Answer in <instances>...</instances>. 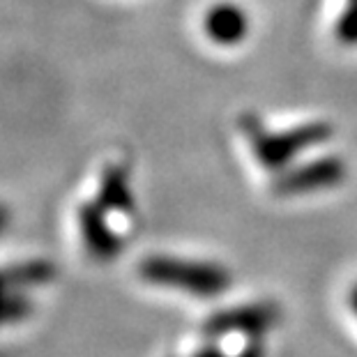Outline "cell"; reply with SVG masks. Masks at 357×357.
I'll return each mask as SVG.
<instances>
[{"instance_id":"cell-1","label":"cell","mask_w":357,"mask_h":357,"mask_svg":"<svg viewBox=\"0 0 357 357\" xmlns=\"http://www.w3.org/2000/svg\"><path fill=\"white\" fill-rule=\"evenodd\" d=\"M240 125L258 164L275 173L286 171L300 155L323 146L334 136V127L325 120H309V123L279 129V132L265 129L256 116H242Z\"/></svg>"},{"instance_id":"cell-2","label":"cell","mask_w":357,"mask_h":357,"mask_svg":"<svg viewBox=\"0 0 357 357\" xmlns=\"http://www.w3.org/2000/svg\"><path fill=\"white\" fill-rule=\"evenodd\" d=\"M139 277L153 286L173 288L199 300H212L231 288V272L222 263L155 254L139 263Z\"/></svg>"},{"instance_id":"cell-3","label":"cell","mask_w":357,"mask_h":357,"mask_svg":"<svg viewBox=\"0 0 357 357\" xmlns=\"http://www.w3.org/2000/svg\"><path fill=\"white\" fill-rule=\"evenodd\" d=\"M346 176H348V164L339 155H321L309 159V162L288 166L286 171H281L275 185H272V192L281 196V199L316 194L344 185Z\"/></svg>"},{"instance_id":"cell-4","label":"cell","mask_w":357,"mask_h":357,"mask_svg":"<svg viewBox=\"0 0 357 357\" xmlns=\"http://www.w3.org/2000/svg\"><path fill=\"white\" fill-rule=\"evenodd\" d=\"M79 233L86 252L100 263L116 261L123 252V238L111 226V215L106 212L100 201H83L77 212Z\"/></svg>"},{"instance_id":"cell-5","label":"cell","mask_w":357,"mask_h":357,"mask_svg":"<svg viewBox=\"0 0 357 357\" xmlns=\"http://www.w3.org/2000/svg\"><path fill=\"white\" fill-rule=\"evenodd\" d=\"M279 309L270 302H256V305H242L235 309L219 311L205 323V332L210 334H249L258 337L277 323Z\"/></svg>"},{"instance_id":"cell-6","label":"cell","mask_w":357,"mask_h":357,"mask_svg":"<svg viewBox=\"0 0 357 357\" xmlns=\"http://www.w3.org/2000/svg\"><path fill=\"white\" fill-rule=\"evenodd\" d=\"M205 37L219 47H238L249 35V17L238 3L222 0L208 7L203 17Z\"/></svg>"},{"instance_id":"cell-7","label":"cell","mask_w":357,"mask_h":357,"mask_svg":"<svg viewBox=\"0 0 357 357\" xmlns=\"http://www.w3.org/2000/svg\"><path fill=\"white\" fill-rule=\"evenodd\" d=\"M97 201L109 215L132 217L136 210V196L125 164H106L97 185Z\"/></svg>"},{"instance_id":"cell-8","label":"cell","mask_w":357,"mask_h":357,"mask_svg":"<svg viewBox=\"0 0 357 357\" xmlns=\"http://www.w3.org/2000/svg\"><path fill=\"white\" fill-rule=\"evenodd\" d=\"M53 277V268L47 261H28L0 270V288L5 291H19L30 284H42Z\"/></svg>"},{"instance_id":"cell-9","label":"cell","mask_w":357,"mask_h":357,"mask_svg":"<svg viewBox=\"0 0 357 357\" xmlns=\"http://www.w3.org/2000/svg\"><path fill=\"white\" fill-rule=\"evenodd\" d=\"M28 311H30V302L26 300L24 293L0 288V325L21 321L24 316H28Z\"/></svg>"},{"instance_id":"cell-10","label":"cell","mask_w":357,"mask_h":357,"mask_svg":"<svg viewBox=\"0 0 357 357\" xmlns=\"http://www.w3.org/2000/svg\"><path fill=\"white\" fill-rule=\"evenodd\" d=\"M334 37L344 47H357V0H348L334 24Z\"/></svg>"},{"instance_id":"cell-11","label":"cell","mask_w":357,"mask_h":357,"mask_svg":"<svg viewBox=\"0 0 357 357\" xmlns=\"http://www.w3.org/2000/svg\"><path fill=\"white\" fill-rule=\"evenodd\" d=\"M10 222H12V212H10V208H7L5 203H0V235H3V233L7 231V226H10Z\"/></svg>"},{"instance_id":"cell-12","label":"cell","mask_w":357,"mask_h":357,"mask_svg":"<svg viewBox=\"0 0 357 357\" xmlns=\"http://www.w3.org/2000/svg\"><path fill=\"white\" fill-rule=\"evenodd\" d=\"M194 357H224V353L219 351V348H215V346H208V348H201V351L196 353Z\"/></svg>"},{"instance_id":"cell-13","label":"cell","mask_w":357,"mask_h":357,"mask_svg":"<svg viewBox=\"0 0 357 357\" xmlns=\"http://www.w3.org/2000/svg\"><path fill=\"white\" fill-rule=\"evenodd\" d=\"M348 305H351V311H353L355 318H357V284L351 288V295H348Z\"/></svg>"}]
</instances>
